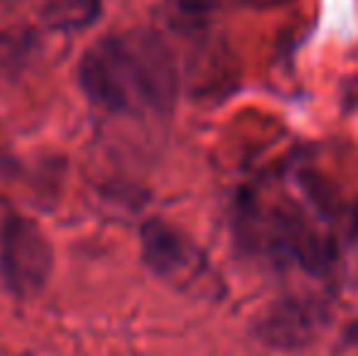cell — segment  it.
<instances>
[{"mask_svg":"<svg viewBox=\"0 0 358 356\" xmlns=\"http://www.w3.org/2000/svg\"><path fill=\"white\" fill-rule=\"evenodd\" d=\"M80 88L113 113L149 110L166 115L178 95V71L171 49L151 32L108 37L83 54Z\"/></svg>","mask_w":358,"mask_h":356,"instance_id":"1","label":"cell"},{"mask_svg":"<svg viewBox=\"0 0 358 356\" xmlns=\"http://www.w3.org/2000/svg\"><path fill=\"white\" fill-rule=\"evenodd\" d=\"M231 220L236 244L249 257L280 266L295 264L315 276L329 273L339 257L334 237L290 200H268L244 190Z\"/></svg>","mask_w":358,"mask_h":356,"instance_id":"2","label":"cell"},{"mask_svg":"<svg viewBox=\"0 0 358 356\" xmlns=\"http://www.w3.org/2000/svg\"><path fill=\"white\" fill-rule=\"evenodd\" d=\"M54 269V249L34 220L8 215L0 227V276L15 298H34Z\"/></svg>","mask_w":358,"mask_h":356,"instance_id":"3","label":"cell"},{"mask_svg":"<svg viewBox=\"0 0 358 356\" xmlns=\"http://www.w3.org/2000/svg\"><path fill=\"white\" fill-rule=\"evenodd\" d=\"M327 308L322 300L283 298L273 303L256 322L261 342L275 349H300L317 339L327 325Z\"/></svg>","mask_w":358,"mask_h":356,"instance_id":"4","label":"cell"},{"mask_svg":"<svg viewBox=\"0 0 358 356\" xmlns=\"http://www.w3.org/2000/svg\"><path fill=\"white\" fill-rule=\"evenodd\" d=\"M142 259L156 276L169 280L188 278L203 269L198 247L161 218H151L142 227Z\"/></svg>","mask_w":358,"mask_h":356,"instance_id":"5","label":"cell"},{"mask_svg":"<svg viewBox=\"0 0 358 356\" xmlns=\"http://www.w3.org/2000/svg\"><path fill=\"white\" fill-rule=\"evenodd\" d=\"M100 10V0H44L42 20L57 32H78L98 20Z\"/></svg>","mask_w":358,"mask_h":356,"instance_id":"6","label":"cell"},{"mask_svg":"<svg viewBox=\"0 0 358 356\" xmlns=\"http://www.w3.org/2000/svg\"><path fill=\"white\" fill-rule=\"evenodd\" d=\"M246 3L256 10H273V8H283V5L292 3V0H246Z\"/></svg>","mask_w":358,"mask_h":356,"instance_id":"7","label":"cell"},{"mask_svg":"<svg viewBox=\"0 0 358 356\" xmlns=\"http://www.w3.org/2000/svg\"><path fill=\"white\" fill-rule=\"evenodd\" d=\"M8 3H15V0H0V5H8Z\"/></svg>","mask_w":358,"mask_h":356,"instance_id":"8","label":"cell"}]
</instances>
